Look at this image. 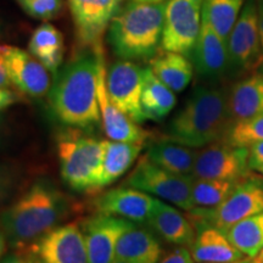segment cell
Listing matches in <instances>:
<instances>
[{
    "label": "cell",
    "mask_w": 263,
    "mask_h": 263,
    "mask_svg": "<svg viewBox=\"0 0 263 263\" xmlns=\"http://www.w3.org/2000/svg\"><path fill=\"white\" fill-rule=\"evenodd\" d=\"M78 207L51 180H35L0 212V228L14 251H24L35 240L64 223Z\"/></svg>",
    "instance_id": "1"
},
{
    "label": "cell",
    "mask_w": 263,
    "mask_h": 263,
    "mask_svg": "<svg viewBox=\"0 0 263 263\" xmlns=\"http://www.w3.org/2000/svg\"><path fill=\"white\" fill-rule=\"evenodd\" d=\"M103 57L104 52L83 49L55 73L49 104L64 126L90 133L100 124L98 72Z\"/></svg>",
    "instance_id": "2"
},
{
    "label": "cell",
    "mask_w": 263,
    "mask_h": 263,
    "mask_svg": "<svg viewBox=\"0 0 263 263\" xmlns=\"http://www.w3.org/2000/svg\"><path fill=\"white\" fill-rule=\"evenodd\" d=\"M228 91L216 85L196 87L166 127L162 139L200 149L224 139L232 127Z\"/></svg>",
    "instance_id": "3"
},
{
    "label": "cell",
    "mask_w": 263,
    "mask_h": 263,
    "mask_svg": "<svg viewBox=\"0 0 263 263\" xmlns=\"http://www.w3.org/2000/svg\"><path fill=\"white\" fill-rule=\"evenodd\" d=\"M166 3L130 2L108 26V43L123 60H150L159 52Z\"/></svg>",
    "instance_id": "4"
},
{
    "label": "cell",
    "mask_w": 263,
    "mask_h": 263,
    "mask_svg": "<svg viewBox=\"0 0 263 263\" xmlns=\"http://www.w3.org/2000/svg\"><path fill=\"white\" fill-rule=\"evenodd\" d=\"M87 133L68 127L59 133L57 150L66 185L77 193L95 195L101 192L104 140Z\"/></svg>",
    "instance_id": "5"
},
{
    "label": "cell",
    "mask_w": 263,
    "mask_h": 263,
    "mask_svg": "<svg viewBox=\"0 0 263 263\" xmlns=\"http://www.w3.org/2000/svg\"><path fill=\"white\" fill-rule=\"evenodd\" d=\"M263 211V183L245 178L239 182L232 194L221 205L213 209H195L189 211L193 224L213 226L226 233L242 219Z\"/></svg>",
    "instance_id": "6"
},
{
    "label": "cell",
    "mask_w": 263,
    "mask_h": 263,
    "mask_svg": "<svg viewBox=\"0 0 263 263\" xmlns=\"http://www.w3.org/2000/svg\"><path fill=\"white\" fill-rule=\"evenodd\" d=\"M193 176H182L161 168L145 154L140 157L123 185L166 200L185 211L195 209L192 197Z\"/></svg>",
    "instance_id": "7"
},
{
    "label": "cell",
    "mask_w": 263,
    "mask_h": 263,
    "mask_svg": "<svg viewBox=\"0 0 263 263\" xmlns=\"http://www.w3.org/2000/svg\"><path fill=\"white\" fill-rule=\"evenodd\" d=\"M203 0H168L164 9L161 49L192 54L202 22Z\"/></svg>",
    "instance_id": "8"
},
{
    "label": "cell",
    "mask_w": 263,
    "mask_h": 263,
    "mask_svg": "<svg viewBox=\"0 0 263 263\" xmlns=\"http://www.w3.org/2000/svg\"><path fill=\"white\" fill-rule=\"evenodd\" d=\"M21 252L29 263H88L84 236L78 221L58 226Z\"/></svg>",
    "instance_id": "9"
},
{
    "label": "cell",
    "mask_w": 263,
    "mask_h": 263,
    "mask_svg": "<svg viewBox=\"0 0 263 263\" xmlns=\"http://www.w3.org/2000/svg\"><path fill=\"white\" fill-rule=\"evenodd\" d=\"M229 71L251 72L263 64L257 0H249L227 41Z\"/></svg>",
    "instance_id": "10"
},
{
    "label": "cell",
    "mask_w": 263,
    "mask_h": 263,
    "mask_svg": "<svg viewBox=\"0 0 263 263\" xmlns=\"http://www.w3.org/2000/svg\"><path fill=\"white\" fill-rule=\"evenodd\" d=\"M123 0H67L82 49L104 52L103 37Z\"/></svg>",
    "instance_id": "11"
},
{
    "label": "cell",
    "mask_w": 263,
    "mask_h": 263,
    "mask_svg": "<svg viewBox=\"0 0 263 263\" xmlns=\"http://www.w3.org/2000/svg\"><path fill=\"white\" fill-rule=\"evenodd\" d=\"M249 147L218 140L197 150L192 176L195 178L241 180L249 177Z\"/></svg>",
    "instance_id": "12"
},
{
    "label": "cell",
    "mask_w": 263,
    "mask_h": 263,
    "mask_svg": "<svg viewBox=\"0 0 263 263\" xmlns=\"http://www.w3.org/2000/svg\"><path fill=\"white\" fill-rule=\"evenodd\" d=\"M144 84V68L130 60H118L106 74L107 94L111 101L136 123L144 122L140 106Z\"/></svg>",
    "instance_id": "13"
},
{
    "label": "cell",
    "mask_w": 263,
    "mask_h": 263,
    "mask_svg": "<svg viewBox=\"0 0 263 263\" xmlns=\"http://www.w3.org/2000/svg\"><path fill=\"white\" fill-rule=\"evenodd\" d=\"M133 222L97 212L80 222L87 248L88 263H111L118 239Z\"/></svg>",
    "instance_id": "14"
},
{
    "label": "cell",
    "mask_w": 263,
    "mask_h": 263,
    "mask_svg": "<svg viewBox=\"0 0 263 263\" xmlns=\"http://www.w3.org/2000/svg\"><path fill=\"white\" fill-rule=\"evenodd\" d=\"M4 60L10 83L20 93L42 98L50 90L49 71L29 51L6 45Z\"/></svg>",
    "instance_id": "15"
},
{
    "label": "cell",
    "mask_w": 263,
    "mask_h": 263,
    "mask_svg": "<svg viewBox=\"0 0 263 263\" xmlns=\"http://www.w3.org/2000/svg\"><path fill=\"white\" fill-rule=\"evenodd\" d=\"M157 199L150 194L132 186H118L100 194L94 200L95 211L121 217L127 221L143 224L149 221Z\"/></svg>",
    "instance_id": "16"
},
{
    "label": "cell",
    "mask_w": 263,
    "mask_h": 263,
    "mask_svg": "<svg viewBox=\"0 0 263 263\" xmlns=\"http://www.w3.org/2000/svg\"><path fill=\"white\" fill-rule=\"evenodd\" d=\"M98 101L99 107H100L103 128L108 139L145 144L153 137V133L138 126V123L130 120L123 111H121L111 101L106 88V70H105L104 57L99 62Z\"/></svg>",
    "instance_id": "17"
},
{
    "label": "cell",
    "mask_w": 263,
    "mask_h": 263,
    "mask_svg": "<svg viewBox=\"0 0 263 263\" xmlns=\"http://www.w3.org/2000/svg\"><path fill=\"white\" fill-rule=\"evenodd\" d=\"M194 68L201 78L216 81L229 71L227 44L202 16L199 38L192 51Z\"/></svg>",
    "instance_id": "18"
},
{
    "label": "cell",
    "mask_w": 263,
    "mask_h": 263,
    "mask_svg": "<svg viewBox=\"0 0 263 263\" xmlns=\"http://www.w3.org/2000/svg\"><path fill=\"white\" fill-rule=\"evenodd\" d=\"M196 236L190 246L196 263H233L244 259V254L235 248L222 230L213 226H197Z\"/></svg>",
    "instance_id": "19"
},
{
    "label": "cell",
    "mask_w": 263,
    "mask_h": 263,
    "mask_svg": "<svg viewBox=\"0 0 263 263\" xmlns=\"http://www.w3.org/2000/svg\"><path fill=\"white\" fill-rule=\"evenodd\" d=\"M147 224L170 244L192 246L196 236V228L189 217L160 200H157Z\"/></svg>",
    "instance_id": "20"
},
{
    "label": "cell",
    "mask_w": 263,
    "mask_h": 263,
    "mask_svg": "<svg viewBox=\"0 0 263 263\" xmlns=\"http://www.w3.org/2000/svg\"><path fill=\"white\" fill-rule=\"evenodd\" d=\"M162 255L156 236L145 227L132 223L118 239L115 258L136 263H157Z\"/></svg>",
    "instance_id": "21"
},
{
    "label": "cell",
    "mask_w": 263,
    "mask_h": 263,
    "mask_svg": "<svg viewBox=\"0 0 263 263\" xmlns=\"http://www.w3.org/2000/svg\"><path fill=\"white\" fill-rule=\"evenodd\" d=\"M232 124L263 114V76L254 73L238 81L228 91Z\"/></svg>",
    "instance_id": "22"
},
{
    "label": "cell",
    "mask_w": 263,
    "mask_h": 263,
    "mask_svg": "<svg viewBox=\"0 0 263 263\" xmlns=\"http://www.w3.org/2000/svg\"><path fill=\"white\" fill-rule=\"evenodd\" d=\"M149 67L159 80L174 93L188 87L194 74V66L185 55L172 51H159L150 59Z\"/></svg>",
    "instance_id": "23"
},
{
    "label": "cell",
    "mask_w": 263,
    "mask_h": 263,
    "mask_svg": "<svg viewBox=\"0 0 263 263\" xmlns=\"http://www.w3.org/2000/svg\"><path fill=\"white\" fill-rule=\"evenodd\" d=\"M146 155L154 163L168 172L192 176L197 150L173 141L159 139L147 146Z\"/></svg>",
    "instance_id": "24"
},
{
    "label": "cell",
    "mask_w": 263,
    "mask_h": 263,
    "mask_svg": "<svg viewBox=\"0 0 263 263\" xmlns=\"http://www.w3.org/2000/svg\"><path fill=\"white\" fill-rule=\"evenodd\" d=\"M177 104L174 91L171 90L154 74L151 68H144V84L141 90L140 106L145 120L162 121L171 114Z\"/></svg>",
    "instance_id": "25"
},
{
    "label": "cell",
    "mask_w": 263,
    "mask_h": 263,
    "mask_svg": "<svg viewBox=\"0 0 263 263\" xmlns=\"http://www.w3.org/2000/svg\"><path fill=\"white\" fill-rule=\"evenodd\" d=\"M28 51L45 66L48 71L57 73L64 61V37L59 29L48 22L38 26L28 42Z\"/></svg>",
    "instance_id": "26"
},
{
    "label": "cell",
    "mask_w": 263,
    "mask_h": 263,
    "mask_svg": "<svg viewBox=\"0 0 263 263\" xmlns=\"http://www.w3.org/2000/svg\"><path fill=\"white\" fill-rule=\"evenodd\" d=\"M144 149V144L104 140L101 190L120 179L133 166Z\"/></svg>",
    "instance_id": "27"
},
{
    "label": "cell",
    "mask_w": 263,
    "mask_h": 263,
    "mask_svg": "<svg viewBox=\"0 0 263 263\" xmlns=\"http://www.w3.org/2000/svg\"><path fill=\"white\" fill-rule=\"evenodd\" d=\"M224 234L242 254L256 257L263 249V211L236 223Z\"/></svg>",
    "instance_id": "28"
},
{
    "label": "cell",
    "mask_w": 263,
    "mask_h": 263,
    "mask_svg": "<svg viewBox=\"0 0 263 263\" xmlns=\"http://www.w3.org/2000/svg\"><path fill=\"white\" fill-rule=\"evenodd\" d=\"M244 0H203L202 16L227 44Z\"/></svg>",
    "instance_id": "29"
},
{
    "label": "cell",
    "mask_w": 263,
    "mask_h": 263,
    "mask_svg": "<svg viewBox=\"0 0 263 263\" xmlns=\"http://www.w3.org/2000/svg\"><path fill=\"white\" fill-rule=\"evenodd\" d=\"M241 180L205 179L193 177L192 197L194 205L201 209H213L221 205Z\"/></svg>",
    "instance_id": "30"
},
{
    "label": "cell",
    "mask_w": 263,
    "mask_h": 263,
    "mask_svg": "<svg viewBox=\"0 0 263 263\" xmlns=\"http://www.w3.org/2000/svg\"><path fill=\"white\" fill-rule=\"evenodd\" d=\"M226 140L240 147H250L263 141V114L235 122L230 127Z\"/></svg>",
    "instance_id": "31"
},
{
    "label": "cell",
    "mask_w": 263,
    "mask_h": 263,
    "mask_svg": "<svg viewBox=\"0 0 263 263\" xmlns=\"http://www.w3.org/2000/svg\"><path fill=\"white\" fill-rule=\"evenodd\" d=\"M29 16L39 20H50L61 11L62 0H16Z\"/></svg>",
    "instance_id": "32"
},
{
    "label": "cell",
    "mask_w": 263,
    "mask_h": 263,
    "mask_svg": "<svg viewBox=\"0 0 263 263\" xmlns=\"http://www.w3.org/2000/svg\"><path fill=\"white\" fill-rule=\"evenodd\" d=\"M15 172L6 163L0 162V202L6 199L15 185Z\"/></svg>",
    "instance_id": "33"
},
{
    "label": "cell",
    "mask_w": 263,
    "mask_h": 263,
    "mask_svg": "<svg viewBox=\"0 0 263 263\" xmlns=\"http://www.w3.org/2000/svg\"><path fill=\"white\" fill-rule=\"evenodd\" d=\"M192 251L189 249L179 246L170 251L164 252L161 255V257L157 263H194Z\"/></svg>",
    "instance_id": "34"
},
{
    "label": "cell",
    "mask_w": 263,
    "mask_h": 263,
    "mask_svg": "<svg viewBox=\"0 0 263 263\" xmlns=\"http://www.w3.org/2000/svg\"><path fill=\"white\" fill-rule=\"evenodd\" d=\"M263 164V141L256 143L249 147V167L257 171Z\"/></svg>",
    "instance_id": "35"
},
{
    "label": "cell",
    "mask_w": 263,
    "mask_h": 263,
    "mask_svg": "<svg viewBox=\"0 0 263 263\" xmlns=\"http://www.w3.org/2000/svg\"><path fill=\"white\" fill-rule=\"evenodd\" d=\"M20 97L8 88H0V111H4L6 108L18 103Z\"/></svg>",
    "instance_id": "36"
},
{
    "label": "cell",
    "mask_w": 263,
    "mask_h": 263,
    "mask_svg": "<svg viewBox=\"0 0 263 263\" xmlns=\"http://www.w3.org/2000/svg\"><path fill=\"white\" fill-rule=\"evenodd\" d=\"M5 49H6V45H0V88H6L10 85V80H9L8 72H6L5 60H4Z\"/></svg>",
    "instance_id": "37"
},
{
    "label": "cell",
    "mask_w": 263,
    "mask_h": 263,
    "mask_svg": "<svg viewBox=\"0 0 263 263\" xmlns=\"http://www.w3.org/2000/svg\"><path fill=\"white\" fill-rule=\"evenodd\" d=\"M0 263H29L24 252L14 251L12 254L6 255L0 259Z\"/></svg>",
    "instance_id": "38"
},
{
    "label": "cell",
    "mask_w": 263,
    "mask_h": 263,
    "mask_svg": "<svg viewBox=\"0 0 263 263\" xmlns=\"http://www.w3.org/2000/svg\"><path fill=\"white\" fill-rule=\"evenodd\" d=\"M257 11H258V32L261 38V45L263 50V0H257Z\"/></svg>",
    "instance_id": "39"
},
{
    "label": "cell",
    "mask_w": 263,
    "mask_h": 263,
    "mask_svg": "<svg viewBox=\"0 0 263 263\" xmlns=\"http://www.w3.org/2000/svg\"><path fill=\"white\" fill-rule=\"evenodd\" d=\"M8 246H9L8 240H6L4 232H3L2 228H0V259L4 257L6 251H8Z\"/></svg>",
    "instance_id": "40"
},
{
    "label": "cell",
    "mask_w": 263,
    "mask_h": 263,
    "mask_svg": "<svg viewBox=\"0 0 263 263\" xmlns=\"http://www.w3.org/2000/svg\"><path fill=\"white\" fill-rule=\"evenodd\" d=\"M111 263H136V262H130V261H126V259H117L115 258Z\"/></svg>",
    "instance_id": "41"
},
{
    "label": "cell",
    "mask_w": 263,
    "mask_h": 263,
    "mask_svg": "<svg viewBox=\"0 0 263 263\" xmlns=\"http://www.w3.org/2000/svg\"><path fill=\"white\" fill-rule=\"evenodd\" d=\"M134 2H144V3H161L163 0H134Z\"/></svg>",
    "instance_id": "42"
},
{
    "label": "cell",
    "mask_w": 263,
    "mask_h": 263,
    "mask_svg": "<svg viewBox=\"0 0 263 263\" xmlns=\"http://www.w3.org/2000/svg\"><path fill=\"white\" fill-rule=\"evenodd\" d=\"M249 263H263V259H258L257 257H254L250 259Z\"/></svg>",
    "instance_id": "43"
},
{
    "label": "cell",
    "mask_w": 263,
    "mask_h": 263,
    "mask_svg": "<svg viewBox=\"0 0 263 263\" xmlns=\"http://www.w3.org/2000/svg\"><path fill=\"white\" fill-rule=\"evenodd\" d=\"M250 257H248V258H244V259H241V261H238V262H233V263H249L250 262Z\"/></svg>",
    "instance_id": "44"
},
{
    "label": "cell",
    "mask_w": 263,
    "mask_h": 263,
    "mask_svg": "<svg viewBox=\"0 0 263 263\" xmlns=\"http://www.w3.org/2000/svg\"><path fill=\"white\" fill-rule=\"evenodd\" d=\"M256 257H257L258 259H263V249L261 250V252H259V254L256 256Z\"/></svg>",
    "instance_id": "45"
},
{
    "label": "cell",
    "mask_w": 263,
    "mask_h": 263,
    "mask_svg": "<svg viewBox=\"0 0 263 263\" xmlns=\"http://www.w3.org/2000/svg\"><path fill=\"white\" fill-rule=\"evenodd\" d=\"M257 171H258V172H259V173H261V174H263V164H262V166H261V167H258V168H257Z\"/></svg>",
    "instance_id": "46"
},
{
    "label": "cell",
    "mask_w": 263,
    "mask_h": 263,
    "mask_svg": "<svg viewBox=\"0 0 263 263\" xmlns=\"http://www.w3.org/2000/svg\"><path fill=\"white\" fill-rule=\"evenodd\" d=\"M259 68H261V74L263 76V64L261 65V67H259Z\"/></svg>",
    "instance_id": "47"
},
{
    "label": "cell",
    "mask_w": 263,
    "mask_h": 263,
    "mask_svg": "<svg viewBox=\"0 0 263 263\" xmlns=\"http://www.w3.org/2000/svg\"><path fill=\"white\" fill-rule=\"evenodd\" d=\"M0 122H2V120H0Z\"/></svg>",
    "instance_id": "48"
}]
</instances>
